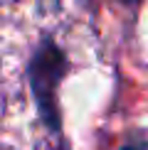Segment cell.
I'll return each instance as SVG.
<instances>
[{"mask_svg": "<svg viewBox=\"0 0 148 150\" xmlns=\"http://www.w3.org/2000/svg\"><path fill=\"white\" fill-rule=\"evenodd\" d=\"M67 71L64 54L54 42H42V47L35 52L32 67H30V79L35 89V101L40 106V113L45 123L52 130L59 128V111H57V86Z\"/></svg>", "mask_w": 148, "mask_h": 150, "instance_id": "1", "label": "cell"}, {"mask_svg": "<svg viewBox=\"0 0 148 150\" xmlns=\"http://www.w3.org/2000/svg\"><path fill=\"white\" fill-rule=\"evenodd\" d=\"M10 3H15V0H0V5H10Z\"/></svg>", "mask_w": 148, "mask_h": 150, "instance_id": "2", "label": "cell"}, {"mask_svg": "<svg viewBox=\"0 0 148 150\" xmlns=\"http://www.w3.org/2000/svg\"><path fill=\"white\" fill-rule=\"evenodd\" d=\"M128 3H131V0H128Z\"/></svg>", "mask_w": 148, "mask_h": 150, "instance_id": "3", "label": "cell"}]
</instances>
